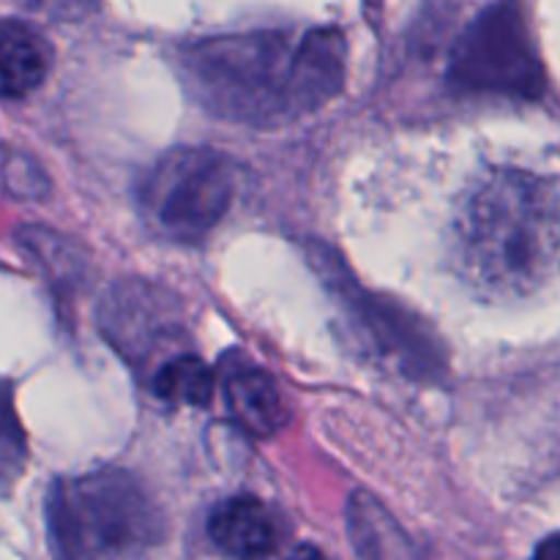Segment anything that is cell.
I'll return each mask as SVG.
<instances>
[{"instance_id":"1","label":"cell","mask_w":560,"mask_h":560,"mask_svg":"<svg viewBox=\"0 0 560 560\" xmlns=\"http://www.w3.org/2000/svg\"><path fill=\"white\" fill-rule=\"evenodd\" d=\"M345 44L337 27L301 33L252 31L211 36L180 49L189 96L230 124L273 129L326 107L345 85Z\"/></svg>"},{"instance_id":"2","label":"cell","mask_w":560,"mask_h":560,"mask_svg":"<svg viewBox=\"0 0 560 560\" xmlns=\"http://www.w3.org/2000/svg\"><path fill=\"white\" fill-rule=\"evenodd\" d=\"M558 241V180L517 167L490 170L454 217V271L487 301L528 299L556 277Z\"/></svg>"},{"instance_id":"3","label":"cell","mask_w":560,"mask_h":560,"mask_svg":"<svg viewBox=\"0 0 560 560\" xmlns=\"http://www.w3.org/2000/svg\"><path fill=\"white\" fill-rule=\"evenodd\" d=\"M58 560H145L164 541V520L140 481L102 468L58 479L47 495Z\"/></svg>"},{"instance_id":"4","label":"cell","mask_w":560,"mask_h":560,"mask_svg":"<svg viewBox=\"0 0 560 560\" xmlns=\"http://www.w3.org/2000/svg\"><path fill=\"white\" fill-rule=\"evenodd\" d=\"M238 170L211 148H175L159 156L137 186L140 213L153 233L175 244H200L228 217Z\"/></svg>"},{"instance_id":"5","label":"cell","mask_w":560,"mask_h":560,"mask_svg":"<svg viewBox=\"0 0 560 560\" xmlns=\"http://www.w3.org/2000/svg\"><path fill=\"white\" fill-rule=\"evenodd\" d=\"M448 82L463 93L539 98L545 69L517 0L481 11L452 49Z\"/></svg>"},{"instance_id":"6","label":"cell","mask_w":560,"mask_h":560,"mask_svg":"<svg viewBox=\"0 0 560 560\" xmlns=\"http://www.w3.org/2000/svg\"><path fill=\"white\" fill-rule=\"evenodd\" d=\"M208 536L230 560H266L277 552L279 525L260 498L235 495L213 509Z\"/></svg>"},{"instance_id":"7","label":"cell","mask_w":560,"mask_h":560,"mask_svg":"<svg viewBox=\"0 0 560 560\" xmlns=\"http://www.w3.org/2000/svg\"><path fill=\"white\" fill-rule=\"evenodd\" d=\"M224 399L233 419L252 435H273L290 419L277 381L260 366H230L224 372Z\"/></svg>"},{"instance_id":"8","label":"cell","mask_w":560,"mask_h":560,"mask_svg":"<svg viewBox=\"0 0 560 560\" xmlns=\"http://www.w3.org/2000/svg\"><path fill=\"white\" fill-rule=\"evenodd\" d=\"M52 49L38 31L16 20L0 22V98H25L49 74Z\"/></svg>"},{"instance_id":"9","label":"cell","mask_w":560,"mask_h":560,"mask_svg":"<svg viewBox=\"0 0 560 560\" xmlns=\"http://www.w3.org/2000/svg\"><path fill=\"white\" fill-rule=\"evenodd\" d=\"M350 539L361 560H408L410 545L392 514L372 495L359 492L348 506Z\"/></svg>"},{"instance_id":"10","label":"cell","mask_w":560,"mask_h":560,"mask_svg":"<svg viewBox=\"0 0 560 560\" xmlns=\"http://www.w3.org/2000/svg\"><path fill=\"white\" fill-rule=\"evenodd\" d=\"M153 392L170 405L206 408L213 394V372L200 355L178 353L159 366L153 375Z\"/></svg>"},{"instance_id":"11","label":"cell","mask_w":560,"mask_h":560,"mask_svg":"<svg viewBox=\"0 0 560 560\" xmlns=\"http://www.w3.org/2000/svg\"><path fill=\"white\" fill-rule=\"evenodd\" d=\"M22 459V432L16 424L9 388L0 386V476L16 470Z\"/></svg>"},{"instance_id":"12","label":"cell","mask_w":560,"mask_h":560,"mask_svg":"<svg viewBox=\"0 0 560 560\" xmlns=\"http://www.w3.org/2000/svg\"><path fill=\"white\" fill-rule=\"evenodd\" d=\"M530 560H560V541L558 534H550L539 547H536V556Z\"/></svg>"},{"instance_id":"13","label":"cell","mask_w":560,"mask_h":560,"mask_svg":"<svg viewBox=\"0 0 560 560\" xmlns=\"http://www.w3.org/2000/svg\"><path fill=\"white\" fill-rule=\"evenodd\" d=\"M288 560H328V556L323 550H317L315 545H301Z\"/></svg>"}]
</instances>
